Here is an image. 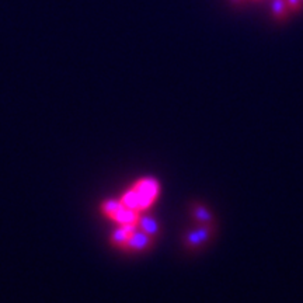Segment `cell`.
I'll return each instance as SVG.
<instances>
[{"label":"cell","instance_id":"obj_1","mask_svg":"<svg viewBox=\"0 0 303 303\" xmlns=\"http://www.w3.org/2000/svg\"><path fill=\"white\" fill-rule=\"evenodd\" d=\"M157 194H159L157 181L153 178H144L138 181L129 191L124 194L121 202L124 207L139 212L149 208L152 202L157 198Z\"/></svg>","mask_w":303,"mask_h":303},{"label":"cell","instance_id":"obj_2","mask_svg":"<svg viewBox=\"0 0 303 303\" xmlns=\"http://www.w3.org/2000/svg\"><path fill=\"white\" fill-rule=\"evenodd\" d=\"M104 211L108 216L121 225H138L139 216L136 211L124 207L121 201H108L104 205Z\"/></svg>","mask_w":303,"mask_h":303},{"label":"cell","instance_id":"obj_3","mask_svg":"<svg viewBox=\"0 0 303 303\" xmlns=\"http://www.w3.org/2000/svg\"><path fill=\"white\" fill-rule=\"evenodd\" d=\"M213 233V224L199 225L191 232H188L186 236V247L190 250H195L199 249L201 246L207 243L208 240L211 239Z\"/></svg>","mask_w":303,"mask_h":303},{"label":"cell","instance_id":"obj_4","mask_svg":"<svg viewBox=\"0 0 303 303\" xmlns=\"http://www.w3.org/2000/svg\"><path fill=\"white\" fill-rule=\"evenodd\" d=\"M150 245H152V236L145 233V232H136L135 230L132 236L128 239V241L124 246L133 249V250H144V249H148Z\"/></svg>","mask_w":303,"mask_h":303},{"label":"cell","instance_id":"obj_5","mask_svg":"<svg viewBox=\"0 0 303 303\" xmlns=\"http://www.w3.org/2000/svg\"><path fill=\"white\" fill-rule=\"evenodd\" d=\"M135 230H136V225H123V226L114 233L112 239H114V241L118 243V245L124 246L128 241V239L132 236Z\"/></svg>","mask_w":303,"mask_h":303},{"label":"cell","instance_id":"obj_6","mask_svg":"<svg viewBox=\"0 0 303 303\" xmlns=\"http://www.w3.org/2000/svg\"><path fill=\"white\" fill-rule=\"evenodd\" d=\"M192 215H194V218L197 219V222L199 225L213 224L212 215L204 205H194L192 207Z\"/></svg>","mask_w":303,"mask_h":303},{"label":"cell","instance_id":"obj_7","mask_svg":"<svg viewBox=\"0 0 303 303\" xmlns=\"http://www.w3.org/2000/svg\"><path fill=\"white\" fill-rule=\"evenodd\" d=\"M139 225H140V228L144 229L145 233H148L149 236H152V237L159 234V224H157L153 218H150V216H146V218L140 219V220H139Z\"/></svg>","mask_w":303,"mask_h":303},{"label":"cell","instance_id":"obj_8","mask_svg":"<svg viewBox=\"0 0 303 303\" xmlns=\"http://www.w3.org/2000/svg\"><path fill=\"white\" fill-rule=\"evenodd\" d=\"M287 0H271V11L275 18L281 20L287 14Z\"/></svg>","mask_w":303,"mask_h":303},{"label":"cell","instance_id":"obj_9","mask_svg":"<svg viewBox=\"0 0 303 303\" xmlns=\"http://www.w3.org/2000/svg\"><path fill=\"white\" fill-rule=\"evenodd\" d=\"M287 5L291 10L296 11L302 7V0H287Z\"/></svg>","mask_w":303,"mask_h":303},{"label":"cell","instance_id":"obj_10","mask_svg":"<svg viewBox=\"0 0 303 303\" xmlns=\"http://www.w3.org/2000/svg\"><path fill=\"white\" fill-rule=\"evenodd\" d=\"M230 2H233V3H239L240 0H230Z\"/></svg>","mask_w":303,"mask_h":303}]
</instances>
